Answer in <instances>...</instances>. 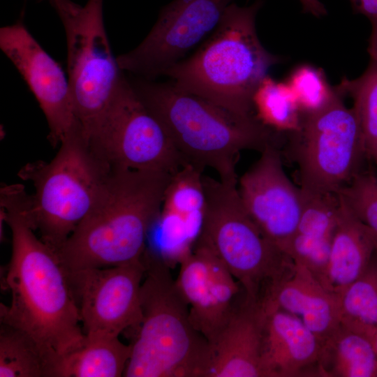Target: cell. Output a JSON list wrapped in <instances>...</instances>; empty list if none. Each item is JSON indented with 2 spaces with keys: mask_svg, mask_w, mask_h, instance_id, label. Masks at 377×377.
I'll use <instances>...</instances> for the list:
<instances>
[{
  "mask_svg": "<svg viewBox=\"0 0 377 377\" xmlns=\"http://www.w3.org/2000/svg\"><path fill=\"white\" fill-rule=\"evenodd\" d=\"M302 116L316 112L327 105L338 90L328 82L323 69L304 64L293 70L286 80Z\"/></svg>",
  "mask_w": 377,
  "mask_h": 377,
  "instance_id": "27",
  "label": "cell"
},
{
  "mask_svg": "<svg viewBox=\"0 0 377 377\" xmlns=\"http://www.w3.org/2000/svg\"><path fill=\"white\" fill-rule=\"evenodd\" d=\"M232 0H173L145 39L117 57L122 71L152 80L184 59L216 28Z\"/></svg>",
  "mask_w": 377,
  "mask_h": 377,
  "instance_id": "11",
  "label": "cell"
},
{
  "mask_svg": "<svg viewBox=\"0 0 377 377\" xmlns=\"http://www.w3.org/2000/svg\"><path fill=\"white\" fill-rule=\"evenodd\" d=\"M318 376L377 377V353L372 341L340 324L323 345Z\"/></svg>",
  "mask_w": 377,
  "mask_h": 377,
  "instance_id": "21",
  "label": "cell"
},
{
  "mask_svg": "<svg viewBox=\"0 0 377 377\" xmlns=\"http://www.w3.org/2000/svg\"><path fill=\"white\" fill-rule=\"evenodd\" d=\"M372 342H373V344H374V346L375 348V350L376 351V353H377V329L376 330L374 335H373V337H372Z\"/></svg>",
  "mask_w": 377,
  "mask_h": 377,
  "instance_id": "31",
  "label": "cell"
},
{
  "mask_svg": "<svg viewBox=\"0 0 377 377\" xmlns=\"http://www.w3.org/2000/svg\"><path fill=\"white\" fill-rule=\"evenodd\" d=\"M354 13L364 15L371 24L367 51L371 60L377 61V0H348Z\"/></svg>",
  "mask_w": 377,
  "mask_h": 377,
  "instance_id": "29",
  "label": "cell"
},
{
  "mask_svg": "<svg viewBox=\"0 0 377 377\" xmlns=\"http://www.w3.org/2000/svg\"><path fill=\"white\" fill-rule=\"evenodd\" d=\"M252 107L256 119L276 133L290 134L300 127L302 116L286 82L266 76L253 94Z\"/></svg>",
  "mask_w": 377,
  "mask_h": 377,
  "instance_id": "23",
  "label": "cell"
},
{
  "mask_svg": "<svg viewBox=\"0 0 377 377\" xmlns=\"http://www.w3.org/2000/svg\"><path fill=\"white\" fill-rule=\"evenodd\" d=\"M336 87L343 96L353 98L366 158L377 166V61L369 60L360 76L344 77Z\"/></svg>",
  "mask_w": 377,
  "mask_h": 377,
  "instance_id": "25",
  "label": "cell"
},
{
  "mask_svg": "<svg viewBox=\"0 0 377 377\" xmlns=\"http://www.w3.org/2000/svg\"><path fill=\"white\" fill-rule=\"evenodd\" d=\"M172 175L113 168L94 207L55 253L66 272L142 261Z\"/></svg>",
  "mask_w": 377,
  "mask_h": 377,
  "instance_id": "2",
  "label": "cell"
},
{
  "mask_svg": "<svg viewBox=\"0 0 377 377\" xmlns=\"http://www.w3.org/2000/svg\"><path fill=\"white\" fill-rule=\"evenodd\" d=\"M119 337L87 336L77 349L55 366L52 377L123 376L131 355V346Z\"/></svg>",
  "mask_w": 377,
  "mask_h": 377,
  "instance_id": "20",
  "label": "cell"
},
{
  "mask_svg": "<svg viewBox=\"0 0 377 377\" xmlns=\"http://www.w3.org/2000/svg\"><path fill=\"white\" fill-rule=\"evenodd\" d=\"M0 377H49L34 341L23 332L1 323Z\"/></svg>",
  "mask_w": 377,
  "mask_h": 377,
  "instance_id": "26",
  "label": "cell"
},
{
  "mask_svg": "<svg viewBox=\"0 0 377 377\" xmlns=\"http://www.w3.org/2000/svg\"><path fill=\"white\" fill-rule=\"evenodd\" d=\"M143 261L141 320L123 376L204 377L207 340L192 325L165 260L146 249Z\"/></svg>",
  "mask_w": 377,
  "mask_h": 377,
  "instance_id": "5",
  "label": "cell"
},
{
  "mask_svg": "<svg viewBox=\"0 0 377 377\" xmlns=\"http://www.w3.org/2000/svg\"><path fill=\"white\" fill-rule=\"evenodd\" d=\"M337 193L374 234L377 253V177L361 170Z\"/></svg>",
  "mask_w": 377,
  "mask_h": 377,
  "instance_id": "28",
  "label": "cell"
},
{
  "mask_svg": "<svg viewBox=\"0 0 377 377\" xmlns=\"http://www.w3.org/2000/svg\"><path fill=\"white\" fill-rule=\"evenodd\" d=\"M175 282L188 304L192 325L211 342L242 299V286L209 249L198 243L180 259Z\"/></svg>",
  "mask_w": 377,
  "mask_h": 377,
  "instance_id": "15",
  "label": "cell"
},
{
  "mask_svg": "<svg viewBox=\"0 0 377 377\" xmlns=\"http://www.w3.org/2000/svg\"><path fill=\"white\" fill-rule=\"evenodd\" d=\"M103 3H51L64 28L68 82L77 117L89 140L128 82L110 45Z\"/></svg>",
  "mask_w": 377,
  "mask_h": 377,
  "instance_id": "8",
  "label": "cell"
},
{
  "mask_svg": "<svg viewBox=\"0 0 377 377\" xmlns=\"http://www.w3.org/2000/svg\"><path fill=\"white\" fill-rule=\"evenodd\" d=\"M0 47L36 98L46 118L53 145L83 130L65 73L21 20L0 29Z\"/></svg>",
  "mask_w": 377,
  "mask_h": 377,
  "instance_id": "13",
  "label": "cell"
},
{
  "mask_svg": "<svg viewBox=\"0 0 377 377\" xmlns=\"http://www.w3.org/2000/svg\"><path fill=\"white\" fill-rule=\"evenodd\" d=\"M89 140L113 168L174 175L186 165L128 80Z\"/></svg>",
  "mask_w": 377,
  "mask_h": 377,
  "instance_id": "10",
  "label": "cell"
},
{
  "mask_svg": "<svg viewBox=\"0 0 377 377\" xmlns=\"http://www.w3.org/2000/svg\"><path fill=\"white\" fill-rule=\"evenodd\" d=\"M341 324L372 341L377 329V253L340 295Z\"/></svg>",
  "mask_w": 377,
  "mask_h": 377,
  "instance_id": "22",
  "label": "cell"
},
{
  "mask_svg": "<svg viewBox=\"0 0 377 377\" xmlns=\"http://www.w3.org/2000/svg\"><path fill=\"white\" fill-rule=\"evenodd\" d=\"M59 145L50 161L30 163L19 172L34 188L29 223L55 253L94 207L113 170L82 130Z\"/></svg>",
  "mask_w": 377,
  "mask_h": 377,
  "instance_id": "6",
  "label": "cell"
},
{
  "mask_svg": "<svg viewBox=\"0 0 377 377\" xmlns=\"http://www.w3.org/2000/svg\"><path fill=\"white\" fill-rule=\"evenodd\" d=\"M202 182L206 208L195 243L221 260L246 296L261 302L293 273L295 263L261 233L244 206L237 183L205 175Z\"/></svg>",
  "mask_w": 377,
  "mask_h": 377,
  "instance_id": "7",
  "label": "cell"
},
{
  "mask_svg": "<svg viewBox=\"0 0 377 377\" xmlns=\"http://www.w3.org/2000/svg\"><path fill=\"white\" fill-rule=\"evenodd\" d=\"M147 108L161 121L186 164L219 179L237 183L235 165L240 152L262 151L281 136L255 116L237 114L205 98L182 90L171 82L140 77L129 80Z\"/></svg>",
  "mask_w": 377,
  "mask_h": 377,
  "instance_id": "3",
  "label": "cell"
},
{
  "mask_svg": "<svg viewBox=\"0 0 377 377\" xmlns=\"http://www.w3.org/2000/svg\"><path fill=\"white\" fill-rule=\"evenodd\" d=\"M202 172L186 164L173 175L165 189L161 208L180 216L198 238L206 208Z\"/></svg>",
  "mask_w": 377,
  "mask_h": 377,
  "instance_id": "24",
  "label": "cell"
},
{
  "mask_svg": "<svg viewBox=\"0 0 377 377\" xmlns=\"http://www.w3.org/2000/svg\"><path fill=\"white\" fill-rule=\"evenodd\" d=\"M339 196L340 206L331 242L325 288L340 296L367 267L376 252V239Z\"/></svg>",
  "mask_w": 377,
  "mask_h": 377,
  "instance_id": "19",
  "label": "cell"
},
{
  "mask_svg": "<svg viewBox=\"0 0 377 377\" xmlns=\"http://www.w3.org/2000/svg\"><path fill=\"white\" fill-rule=\"evenodd\" d=\"M50 3H52L54 1H58V0H49Z\"/></svg>",
  "mask_w": 377,
  "mask_h": 377,
  "instance_id": "32",
  "label": "cell"
},
{
  "mask_svg": "<svg viewBox=\"0 0 377 377\" xmlns=\"http://www.w3.org/2000/svg\"><path fill=\"white\" fill-rule=\"evenodd\" d=\"M265 311L244 293L224 327L209 342L204 377H265L261 362Z\"/></svg>",
  "mask_w": 377,
  "mask_h": 377,
  "instance_id": "16",
  "label": "cell"
},
{
  "mask_svg": "<svg viewBox=\"0 0 377 377\" xmlns=\"http://www.w3.org/2000/svg\"><path fill=\"white\" fill-rule=\"evenodd\" d=\"M261 362L265 377L318 376L323 343L295 315L264 309Z\"/></svg>",
  "mask_w": 377,
  "mask_h": 377,
  "instance_id": "17",
  "label": "cell"
},
{
  "mask_svg": "<svg viewBox=\"0 0 377 377\" xmlns=\"http://www.w3.org/2000/svg\"><path fill=\"white\" fill-rule=\"evenodd\" d=\"M264 309L292 313L323 343L341 324L340 296L324 287L303 266L274 285L260 302Z\"/></svg>",
  "mask_w": 377,
  "mask_h": 377,
  "instance_id": "18",
  "label": "cell"
},
{
  "mask_svg": "<svg viewBox=\"0 0 377 377\" xmlns=\"http://www.w3.org/2000/svg\"><path fill=\"white\" fill-rule=\"evenodd\" d=\"M302 11L316 17H321L327 15L325 6L320 0H298Z\"/></svg>",
  "mask_w": 377,
  "mask_h": 377,
  "instance_id": "30",
  "label": "cell"
},
{
  "mask_svg": "<svg viewBox=\"0 0 377 377\" xmlns=\"http://www.w3.org/2000/svg\"><path fill=\"white\" fill-rule=\"evenodd\" d=\"M1 218L10 228L12 253L6 274L11 295L1 303V323L29 336L39 349L49 377L61 357L79 348L85 334L66 270L36 234L27 214L28 194L18 185L1 188Z\"/></svg>",
  "mask_w": 377,
  "mask_h": 377,
  "instance_id": "1",
  "label": "cell"
},
{
  "mask_svg": "<svg viewBox=\"0 0 377 377\" xmlns=\"http://www.w3.org/2000/svg\"><path fill=\"white\" fill-rule=\"evenodd\" d=\"M142 261L66 272L87 336L119 335L141 320Z\"/></svg>",
  "mask_w": 377,
  "mask_h": 377,
  "instance_id": "12",
  "label": "cell"
},
{
  "mask_svg": "<svg viewBox=\"0 0 377 377\" xmlns=\"http://www.w3.org/2000/svg\"><path fill=\"white\" fill-rule=\"evenodd\" d=\"M257 161L239 178L244 206L261 233L286 253L302 210L300 187L288 178L276 144L266 146Z\"/></svg>",
  "mask_w": 377,
  "mask_h": 377,
  "instance_id": "14",
  "label": "cell"
},
{
  "mask_svg": "<svg viewBox=\"0 0 377 377\" xmlns=\"http://www.w3.org/2000/svg\"><path fill=\"white\" fill-rule=\"evenodd\" d=\"M343 98L338 90L325 108L302 115L300 128L289 134L303 190L337 193L362 170L366 156L358 119Z\"/></svg>",
  "mask_w": 377,
  "mask_h": 377,
  "instance_id": "9",
  "label": "cell"
},
{
  "mask_svg": "<svg viewBox=\"0 0 377 377\" xmlns=\"http://www.w3.org/2000/svg\"><path fill=\"white\" fill-rule=\"evenodd\" d=\"M262 5V0L246 6L231 3L195 53L169 68L163 75L178 88L237 114L255 116L253 94L269 70L283 60L267 50L259 40L256 20Z\"/></svg>",
  "mask_w": 377,
  "mask_h": 377,
  "instance_id": "4",
  "label": "cell"
}]
</instances>
